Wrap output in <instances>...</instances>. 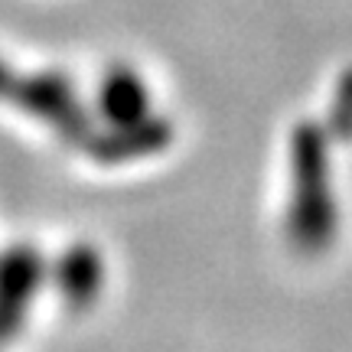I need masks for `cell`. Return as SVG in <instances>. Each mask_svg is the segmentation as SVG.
Returning a JSON list of instances; mask_svg holds the SVG:
<instances>
[{
    "instance_id": "6da1fadb",
    "label": "cell",
    "mask_w": 352,
    "mask_h": 352,
    "mask_svg": "<svg viewBox=\"0 0 352 352\" xmlns=\"http://www.w3.org/2000/svg\"><path fill=\"white\" fill-rule=\"evenodd\" d=\"M323 176H327V164L320 153V138L316 131H303L297 138V206H294V226L307 232L310 239L329 235V222L320 219L329 212V196L323 189Z\"/></svg>"
},
{
    "instance_id": "7a4b0ae2",
    "label": "cell",
    "mask_w": 352,
    "mask_h": 352,
    "mask_svg": "<svg viewBox=\"0 0 352 352\" xmlns=\"http://www.w3.org/2000/svg\"><path fill=\"white\" fill-rule=\"evenodd\" d=\"M39 284V261L33 252H13L0 261V342L20 333L30 300Z\"/></svg>"
},
{
    "instance_id": "3957f363",
    "label": "cell",
    "mask_w": 352,
    "mask_h": 352,
    "mask_svg": "<svg viewBox=\"0 0 352 352\" xmlns=\"http://www.w3.org/2000/svg\"><path fill=\"white\" fill-rule=\"evenodd\" d=\"M98 104L114 127H134L151 121V88L134 69H111L101 78Z\"/></svg>"
},
{
    "instance_id": "277c9868",
    "label": "cell",
    "mask_w": 352,
    "mask_h": 352,
    "mask_svg": "<svg viewBox=\"0 0 352 352\" xmlns=\"http://www.w3.org/2000/svg\"><path fill=\"white\" fill-rule=\"evenodd\" d=\"M59 287H63V297L72 307H85L101 287L98 254L88 252V248H76L72 254H65L63 267H59Z\"/></svg>"
}]
</instances>
